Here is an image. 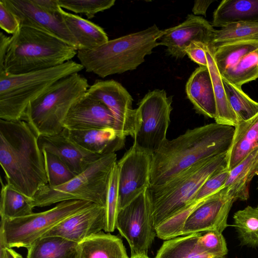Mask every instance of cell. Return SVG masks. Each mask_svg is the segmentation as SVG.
Listing matches in <instances>:
<instances>
[{"label":"cell","mask_w":258,"mask_h":258,"mask_svg":"<svg viewBox=\"0 0 258 258\" xmlns=\"http://www.w3.org/2000/svg\"><path fill=\"white\" fill-rule=\"evenodd\" d=\"M59 6L76 14H85L88 19L111 8L115 0H58Z\"/></svg>","instance_id":"cell-37"},{"label":"cell","mask_w":258,"mask_h":258,"mask_svg":"<svg viewBox=\"0 0 258 258\" xmlns=\"http://www.w3.org/2000/svg\"><path fill=\"white\" fill-rule=\"evenodd\" d=\"M106 227L105 232L110 233L116 229V219L119 211L118 196V170L117 162L109 177L106 197Z\"/></svg>","instance_id":"cell-35"},{"label":"cell","mask_w":258,"mask_h":258,"mask_svg":"<svg viewBox=\"0 0 258 258\" xmlns=\"http://www.w3.org/2000/svg\"><path fill=\"white\" fill-rule=\"evenodd\" d=\"M130 258H150L147 254H138L131 255Z\"/></svg>","instance_id":"cell-47"},{"label":"cell","mask_w":258,"mask_h":258,"mask_svg":"<svg viewBox=\"0 0 258 258\" xmlns=\"http://www.w3.org/2000/svg\"><path fill=\"white\" fill-rule=\"evenodd\" d=\"M90 85L79 73L64 77L31 102L21 120L26 121L39 137L58 134L73 104L86 93Z\"/></svg>","instance_id":"cell-7"},{"label":"cell","mask_w":258,"mask_h":258,"mask_svg":"<svg viewBox=\"0 0 258 258\" xmlns=\"http://www.w3.org/2000/svg\"><path fill=\"white\" fill-rule=\"evenodd\" d=\"M228 152L195 164L164 184L149 186L155 228L195 202L194 198L204 183L212 176L227 167Z\"/></svg>","instance_id":"cell-5"},{"label":"cell","mask_w":258,"mask_h":258,"mask_svg":"<svg viewBox=\"0 0 258 258\" xmlns=\"http://www.w3.org/2000/svg\"><path fill=\"white\" fill-rule=\"evenodd\" d=\"M59 15L76 40L78 50L91 49L109 40L106 32L99 25L78 15L67 12L63 9Z\"/></svg>","instance_id":"cell-23"},{"label":"cell","mask_w":258,"mask_h":258,"mask_svg":"<svg viewBox=\"0 0 258 258\" xmlns=\"http://www.w3.org/2000/svg\"><path fill=\"white\" fill-rule=\"evenodd\" d=\"M198 245L202 252L216 258L225 257L228 253L227 244L222 233L217 230L201 232Z\"/></svg>","instance_id":"cell-38"},{"label":"cell","mask_w":258,"mask_h":258,"mask_svg":"<svg viewBox=\"0 0 258 258\" xmlns=\"http://www.w3.org/2000/svg\"><path fill=\"white\" fill-rule=\"evenodd\" d=\"M236 201L227 194L224 187L202 202L186 219L181 235L210 230L221 233L228 226L227 218Z\"/></svg>","instance_id":"cell-15"},{"label":"cell","mask_w":258,"mask_h":258,"mask_svg":"<svg viewBox=\"0 0 258 258\" xmlns=\"http://www.w3.org/2000/svg\"><path fill=\"white\" fill-rule=\"evenodd\" d=\"M258 41V22L231 23L215 30L210 45L213 48L239 41Z\"/></svg>","instance_id":"cell-32"},{"label":"cell","mask_w":258,"mask_h":258,"mask_svg":"<svg viewBox=\"0 0 258 258\" xmlns=\"http://www.w3.org/2000/svg\"><path fill=\"white\" fill-rule=\"evenodd\" d=\"M63 132L84 149L101 156L115 153L124 146L125 138L112 127L84 130L64 128Z\"/></svg>","instance_id":"cell-21"},{"label":"cell","mask_w":258,"mask_h":258,"mask_svg":"<svg viewBox=\"0 0 258 258\" xmlns=\"http://www.w3.org/2000/svg\"><path fill=\"white\" fill-rule=\"evenodd\" d=\"M20 23L16 16L9 10L3 0H0V27L6 32L14 34L18 30Z\"/></svg>","instance_id":"cell-40"},{"label":"cell","mask_w":258,"mask_h":258,"mask_svg":"<svg viewBox=\"0 0 258 258\" xmlns=\"http://www.w3.org/2000/svg\"><path fill=\"white\" fill-rule=\"evenodd\" d=\"M201 234L196 233L165 240L155 258H216L199 249L198 241Z\"/></svg>","instance_id":"cell-30"},{"label":"cell","mask_w":258,"mask_h":258,"mask_svg":"<svg viewBox=\"0 0 258 258\" xmlns=\"http://www.w3.org/2000/svg\"><path fill=\"white\" fill-rule=\"evenodd\" d=\"M26 258H79V243L58 236L43 237L27 248Z\"/></svg>","instance_id":"cell-29"},{"label":"cell","mask_w":258,"mask_h":258,"mask_svg":"<svg viewBox=\"0 0 258 258\" xmlns=\"http://www.w3.org/2000/svg\"><path fill=\"white\" fill-rule=\"evenodd\" d=\"M3 2L17 18L20 25L42 30L78 50L76 40L62 21L60 15L54 16L44 11L32 0H3Z\"/></svg>","instance_id":"cell-18"},{"label":"cell","mask_w":258,"mask_h":258,"mask_svg":"<svg viewBox=\"0 0 258 258\" xmlns=\"http://www.w3.org/2000/svg\"><path fill=\"white\" fill-rule=\"evenodd\" d=\"M38 142L41 151H46L58 157L76 175L102 156L84 149L63 131L54 135L40 136Z\"/></svg>","instance_id":"cell-20"},{"label":"cell","mask_w":258,"mask_h":258,"mask_svg":"<svg viewBox=\"0 0 258 258\" xmlns=\"http://www.w3.org/2000/svg\"><path fill=\"white\" fill-rule=\"evenodd\" d=\"M204 49L216 100V113L214 118L215 122L236 126L239 123V120L227 99L222 77L213 57V48L210 45H205Z\"/></svg>","instance_id":"cell-28"},{"label":"cell","mask_w":258,"mask_h":258,"mask_svg":"<svg viewBox=\"0 0 258 258\" xmlns=\"http://www.w3.org/2000/svg\"><path fill=\"white\" fill-rule=\"evenodd\" d=\"M79 258H130L122 240L102 231L79 244Z\"/></svg>","instance_id":"cell-26"},{"label":"cell","mask_w":258,"mask_h":258,"mask_svg":"<svg viewBox=\"0 0 258 258\" xmlns=\"http://www.w3.org/2000/svg\"><path fill=\"white\" fill-rule=\"evenodd\" d=\"M38 139L24 120L0 119V163L7 184L32 199L48 184Z\"/></svg>","instance_id":"cell-2"},{"label":"cell","mask_w":258,"mask_h":258,"mask_svg":"<svg viewBox=\"0 0 258 258\" xmlns=\"http://www.w3.org/2000/svg\"><path fill=\"white\" fill-rule=\"evenodd\" d=\"M235 128L232 144L228 152L227 167L229 171L258 147V115L249 120L239 122Z\"/></svg>","instance_id":"cell-27"},{"label":"cell","mask_w":258,"mask_h":258,"mask_svg":"<svg viewBox=\"0 0 258 258\" xmlns=\"http://www.w3.org/2000/svg\"><path fill=\"white\" fill-rule=\"evenodd\" d=\"M83 66L73 60L26 73H0V119L21 120L29 104L59 80L79 73Z\"/></svg>","instance_id":"cell-6"},{"label":"cell","mask_w":258,"mask_h":258,"mask_svg":"<svg viewBox=\"0 0 258 258\" xmlns=\"http://www.w3.org/2000/svg\"><path fill=\"white\" fill-rule=\"evenodd\" d=\"M204 44L200 42L193 41L185 49L186 54L193 61L200 66H208V61Z\"/></svg>","instance_id":"cell-41"},{"label":"cell","mask_w":258,"mask_h":258,"mask_svg":"<svg viewBox=\"0 0 258 258\" xmlns=\"http://www.w3.org/2000/svg\"><path fill=\"white\" fill-rule=\"evenodd\" d=\"M152 153L136 143L117 161L119 209L128 205L150 185Z\"/></svg>","instance_id":"cell-13"},{"label":"cell","mask_w":258,"mask_h":258,"mask_svg":"<svg viewBox=\"0 0 258 258\" xmlns=\"http://www.w3.org/2000/svg\"><path fill=\"white\" fill-rule=\"evenodd\" d=\"M63 126L68 130L115 129V120L105 104L86 93L71 107L63 121Z\"/></svg>","instance_id":"cell-19"},{"label":"cell","mask_w":258,"mask_h":258,"mask_svg":"<svg viewBox=\"0 0 258 258\" xmlns=\"http://www.w3.org/2000/svg\"><path fill=\"white\" fill-rule=\"evenodd\" d=\"M93 204L86 201H66L45 211L1 220L0 242L8 248H27L61 221Z\"/></svg>","instance_id":"cell-9"},{"label":"cell","mask_w":258,"mask_h":258,"mask_svg":"<svg viewBox=\"0 0 258 258\" xmlns=\"http://www.w3.org/2000/svg\"><path fill=\"white\" fill-rule=\"evenodd\" d=\"M5 247V245L0 242V258H6Z\"/></svg>","instance_id":"cell-46"},{"label":"cell","mask_w":258,"mask_h":258,"mask_svg":"<svg viewBox=\"0 0 258 258\" xmlns=\"http://www.w3.org/2000/svg\"><path fill=\"white\" fill-rule=\"evenodd\" d=\"M185 92L197 112L214 119L216 100L208 67L200 66L194 71L186 82Z\"/></svg>","instance_id":"cell-22"},{"label":"cell","mask_w":258,"mask_h":258,"mask_svg":"<svg viewBox=\"0 0 258 258\" xmlns=\"http://www.w3.org/2000/svg\"><path fill=\"white\" fill-rule=\"evenodd\" d=\"M215 30L204 18L189 14L182 23L164 30L159 43L167 47L170 55L181 58L186 55L185 49L193 41L210 44Z\"/></svg>","instance_id":"cell-16"},{"label":"cell","mask_w":258,"mask_h":258,"mask_svg":"<svg viewBox=\"0 0 258 258\" xmlns=\"http://www.w3.org/2000/svg\"><path fill=\"white\" fill-rule=\"evenodd\" d=\"M34 208L33 199L9 184L2 182L0 216L1 220L13 219L29 215Z\"/></svg>","instance_id":"cell-31"},{"label":"cell","mask_w":258,"mask_h":258,"mask_svg":"<svg viewBox=\"0 0 258 258\" xmlns=\"http://www.w3.org/2000/svg\"><path fill=\"white\" fill-rule=\"evenodd\" d=\"M77 51L42 30L20 25L11 36L0 73L17 75L54 67L72 60Z\"/></svg>","instance_id":"cell-4"},{"label":"cell","mask_w":258,"mask_h":258,"mask_svg":"<svg viewBox=\"0 0 258 258\" xmlns=\"http://www.w3.org/2000/svg\"><path fill=\"white\" fill-rule=\"evenodd\" d=\"M214 1L213 0H204L196 1L192 9V12L194 15H203L206 16V12L211 5Z\"/></svg>","instance_id":"cell-43"},{"label":"cell","mask_w":258,"mask_h":258,"mask_svg":"<svg viewBox=\"0 0 258 258\" xmlns=\"http://www.w3.org/2000/svg\"><path fill=\"white\" fill-rule=\"evenodd\" d=\"M42 152L48 185L57 186L63 184L76 176L58 157L46 151Z\"/></svg>","instance_id":"cell-36"},{"label":"cell","mask_w":258,"mask_h":258,"mask_svg":"<svg viewBox=\"0 0 258 258\" xmlns=\"http://www.w3.org/2000/svg\"><path fill=\"white\" fill-rule=\"evenodd\" d=\"M258 22V0H224L214 11L212 25L224 27L236 22Z\"/></svg>","instance_id":"cell-25"},{"label":"cell","mask_w":258,"mask_h":258,"mask_svg":"<svg viewBox=\"0 0 258 258\" xmlns=\"http://www.w3.org/2000/svg\"><path fill=\"white\" fill-rule=\"evenodd\" d=\"M228 101L237 115L239 123L249 120L258 115V102L253 100L242 90L222 78Z\"/></svg>","instance_id":"cell-34"},{"label":"cell","mask_w":258,"mask_h":258,"mask_svg":"<svg viewBox=\"0 0 258 258\" xmlns=\"http://www.w3.org/2000/svg\"><path fill=\"white\" fill-rule=\"evenodd\" d=\"M6 258H23L22 256L11 248L5 247Z\"/></svg>","instance_id":"cell-45"},{"label":"cell","mask_w":258,"mask_h":258,"mask_svg":"<svg viewBox=\"0 0 258 258\" xmlns=\"http://www.w3.org/2000/svg\"><path fill=\"white\" fill-rule=\"evenodd\" d=\"M255 175H258V147L230 170L223 188H226L227 194L235 201H246L249 196L250 183Z\"/></svg>","instance_id":"cell-24"},{"label":"cell","mask_w":258,"mask_h":258,"mask_svg":"<svg viewBox=\"0 0 258 258\" xmlns=\"http://www.w3.org/2000/svg\"><path fill=\"white\" fill-rule=\"evenodd\" d=\"M116 162L115 153L103 155L63 184L42 186L33 198L34 207H43L66 201L82 200L105 207L109 177Z\"/></svg>","instance_id":"cell-8"},{"label":"cell","mask_w":258,"mask_h":258,"mask_svg":"<svg viewBox=\"0 0 258 258\" xmlns=\"http://www.w3.org/2000/svg\"><path fill=\"white\" fill-rule=\"evenodd\" d=\"M86 93L110 110L115 118V130L122 137H134L137 110L133 109V99L124 87L113 80H96L89 86Z\"/></svg>","instance_id":"cell-14"},{"label":"cell","mask_w":258,"mask_h":258,"mask_svg":"<svg viewBox=\"0 0 258 258\" xmlns=\"http://www.w3.org/2000/svg\"><path fill=\"white\" fill-rule=\"evenodd\" d=\"M105 227V207L94 204L63 220L42 237L58 236L79 244Z\"/></svg>","instance_id":"cell-17"},{"label":"cell","mask_w":258,"mask_h":258,"mask_svg":"<svg viewBox=\"0 0 258 258\" xmlns=\"http://www.w3.org/2000/svg\"><path fill=\"white\" fill-rule=\"evenodd\" d=\"M32 2L44 11L54 16H59L62 8L58 0H32Z\"/></svg>","instance_id":"cell-42"},{"label":"cell","mask_w":258,"mask_h":258,"mask_svg":"<svg viewBox=\"0 0 258 258\" xmlns=\"http://www.w3.org/2000/svg\"><path fill=\"white\" fill-rule=\"evenodd\" d=\"M229 172V170L226 167L210 177L199 189L194 202L205 200L222 189Z\"/></svg>","instance_id":"cell-39"},{"label":"cell","mask_w":258,"mask_h":258,"mask_svg":"<svg viewBox=\"0 0 258 258\" xmlns=\"http://www.w3.org/2000/svg\"><path fill=\"white\" fill-rule=\"evenodd\" d=\"M163 34V30L154 24L91 49L79 50L77 56L87 72L104 78L137 69L160 45L158 40Z\"/></svg>","instance_id":"cell-3"},{"label":"cell","mask_w":258,"mask_h":258,"mask_svg":"<svg viewBox=\"0 0 258 258\" xmlns=\"http://www.w3.org/2000/svg\"><path fill=\"white\" fill-rule=\"evenodd\" d=\"M172 102V97L159 89L148 92L141 99L137 108L134 143L152 154L160 148L167 139Z\"/></svg>","instance_id":"cell-10"},{"label":"cell","mask_w":258,"mask_h":258,"mask_svg":"<svg viewBox=\"0 0 258 258\" xmlns=\"http://www.w3.org/2000/svg\"><path fill=\"white\" fill-rule=\"evenodd\" d=\"M116 229L127 241L131 255L147 254L156 236L148 188L119 209Z\"/></svg>","instance_id":"cell-11"},{"label":"cell","mask_w":258,"mask_h":258,"mask_svg":"<svg viewBox=\"0 0 258 258\" xmlns=\"http://www.w3.org/2000/svg\"><path fill=\"white\" fill-rule=\"evenodd\" d=\"M235 130V126L215 122L167 139L152 154L149 186L164 184L195 164L228 152Z\"/></svg>","instance_id":"cell-1"},{"label":"cell","mask_w":258,"mask_h":258,"mask_svg":"<svg viewBox=\"0 0 258 258\" xmlns=\"http://www.w3.org/2000/svg\"><path fill=\"white\" fill-rule=\"evenodd\" d=\"M213 57L222 78L236 86L241 88L258 78V41H239L213 48Z\"/></svg>","instance_id":"cell-12"},{"label":"cell","mask_w":258,"mask_h":258,"mask_svg":"<svg viewBox=\"0 0 258 258\" xmlns=\"http://www.w3.org/2000/svg\"><path fill=\"white\" fill-rule=\"evenodd\" d=\"M11 41V37L4 34L2 32L0 33V69L3 66L5 57L7 54L8 47Z\"/></svg>","instance_id":"cell-44"},{"label":"cell","mask_w":258,"mask_h":258,"mask_svg":"<svg viewBox=\"0 0 258 258\" xmlns=\"http://www.w3.org/2000/svg\"><path fill=\"white\" fill-rule=\"evenodd\" d=\"M221 258H225V257H221Z\"/></svg>","instance_id":"cell-48"},{"label":"cell","mask_w":258,"mask_h":258,"mask_svg":"<svg viewBox=\"0 0 258 258\" xmlns=\"http://www.w3.org/2000/svg\"><path fill=\"white\" fill-rule=\"evenodd\" d=\"M234 226L242 245L258 247V205L235 212Z\"/></svg>","instance_id":"cell-33"}]
</instances>
